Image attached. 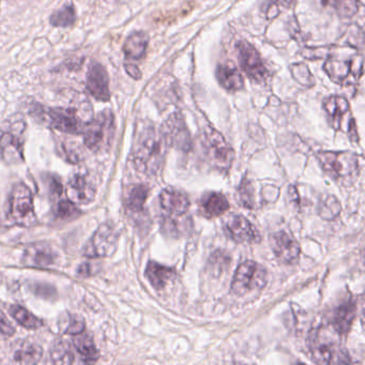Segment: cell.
I'll return each mask as SVG.
<instances>
[{"label":"cell","mask_w":365,"mask_h":365,"mask_svg":"<svg viewBox=\"0 0 365 365\" xmlns=\"http://www.w3.org/2000/svg\"><path fill=\"white\" fill-rule=\"evenodd\" d=\"M166 145L168 144L162 132L156 131L154 125L144 128L136 140L132 154L136 168L145 174H156L162 166Z\"/></svg>","instance_id":"1"},{"label":"cell","mask_w":365,"mask_h":365,"mask_svg":"<svg viewBox=\"0 0 365 365\" xmlns=\"http://www.w3.org/2000/svg\"><path fill=\"white\" fill-rule=\"evenodd\" d=\"M30 114L43 121L45 125L63 133H84L86 125L89 121L84 120L75 109H63V107H44L36 104L32 106Z\"/></svg>","instance_id":"2"},{"label":"cell","mask_w":365,"mask_h":365,"mask_svg":"<svg viewBox=\"0 0 365 365\" xmlns=\"http://www.w3.org/2000/svg\"><path fill=\"white\" fill-rule=\"evenodd\" d=\"M323 170L342 185H349L360 173L358 156L347 151H321L318 156Z\"/></svg>","instance_id":"3"},{"label":"cell","mask_w":365,"mask_h":365,"mask_svg":"<svg viewBox=\"0 0 365 365\" xmlns=\"http://www.w3.org/2000/svg\"><path fill=\"white\" fill-rule=\"evenodd\" d=\"M8 218L16 225L30 228L36 225L37 216L35 211L34 196L27 185L18 183L13 187L8 199Z\"/></svg>","instance_id":"4"},{"label":"cell","mask_w":365,"mask_h":365,"mask_svg":"<svg viewBox=\"0 0 365 365\" xmlns=\"http://www.w3.org/2000/svg\"><path fill=\"white\" fill-rule=\"evenodd\" d=\"M333 330V329H332ZM339 335L335 331H328L325 328L314 330L310 336V349L313 359L317 363L349 362V356L344 352L340 342L335 339Z\"/></svg>","instance_id":"5"},{"label":"cell","mask_w":365,"mask_h":365,"mask_svg":"<svg viewBox=\"0 0 365 365\" xmlns=\"http://www.w3.org/2000/svg\"><path fill=\"white\" fill-rule=\"evenodd\" d=\"M84 143L92 151L107 149L111 145L115 134V118L111 111H101L90 120L84 130Z\"/></svg>","instance_id":"6"},{"label":"cell","mask_w":365,"mask_h":365,"mask_svg":"<svg viewBox=\"0 0 365 365\" xmlns=\"http://www.w3.org/2000/svg\"><path fill=\"white\" fill-rule=\"evenodd\" d=\"M267 283V271L255 261H245L239 266L233 278L232 290L238 296L263 290Z\"/></svg>","instance_id":"7"},{"label":"cell","mask_w":365,"mask_h":365,"mask_svg":"<svg viewBox=\"0 0 365 365\" xmlns=\"http://www.w3.org/2000/svg\"><path fill=\"white\" fill-rule=\"evenodd\" d=\"M323 70L330 80L342 86L354 85L363 74L362 56H354L349 59L331 57L326 61Z\"/></svg>","instance_id":"8"},{"label":"cell","mask_w":365,"mask_h":365,"mask_svg":"<svg viewBox=\"0 0 365 365\" xmlns=\"http://www.w3.org/2000/svg\"><path fill=\"white\" fill-rule=\"evenodd\" d=\"M204 147L211 166L218 171H228L234 162V150L226 143L222 134L214 129L206 130Z\"/></svg>","instance_id":"9"},{"label":"cell","mask_w":365,"mask_h":365,"mask_svg":"<svg viewBox=\"0 0 365 365\" xmlns=\"http://www.w3.org/2000/svg\"><path fill=\"white\" fill-rule=\"evenodd\" d=\"M118 245V233L111 224H102L86 243L82 254L88 259H101L114 254Z\"/></svg>","instance_id":"10"},{"label":"cell","mask_w":365,"mask_h":365,"mask_svg":"<svg viewBox=\"0 0 365 365\" xmlns=\"http://www.w3.org/2000/svg\"><path fill=\"white\" fill-rule=\"evenodd\" d=\"M323 109L327 111L332 127L336 130L349 134L352 140L358 142V132L356 130L354 118L350 114V106L344 97L333 96L323 102Z\"/></svg>","instance_id":"11"},{"label":"cell","mask_w":365,"mask_h":365,"mask_svg":"<svg viewBox=\"0 0 365 365\" xmlns=\"http://www.w3.org/2000/svg\"><path fill=\"white\" fill-rule=\"evenodd\" d=\"M236 49L239 63L247 78L255 82H263L267 70L256 49L247 41H240L237 43Z\"/></svg>","instance_id":"12"},{"label":"cell","mask_w":365,"mask_h":365,"mask_svg":"<svg viewBox=\"0 0 365 365\" xmlns=\"http://www.w3.org/2000/svg\"><path fill=\"white\" fill-rule=\"evenodd\" d=\"M167 144L174 145L178 149L187 151L191 148V136L180 114H173L165 121L162 129Z\"/></svg>","instance_id":"13"},{"label":"cell","mask_w":365,"mask_h":365,"mask_svg":"<svg viewBox=\"0 0 365 365\" xmlns=\"http://www.w3.org/2000/svg\"><path fill=\"white\" fill-rule=\"evenodd\" d=\"M271 249L280 263L294 265L300 257V245L290 234L278 232L271 237Z\"/></svg>","instance_id":"14"},{"label":"cell","mask_w":365,"mask_h":365,"mask_svg":"<svg viewBox=\"0 0 365 365\" xmlns=\"http://www.w3.org/2000/svg\"><path fill=\"white\" fill-rule=\"evenodd\" d=\"M96 185L87 175L74 174L68 182V196L74 204L86 205L92 203L96 197Z\"/></svg>","instance_id":"15"},{"label":"cell","mask_w":365,"mask_h":365,"mask_svg":"<svg viewBox=\"0 0 365 365\" xmlns=\"http://www.w3.org/2000/svg\"><path fill=\"white\" fill-rule=\"evenodd\" d=\"M228 236L239 243H254L259 241V234L255 226L240 214H233L225 223Z\"/></svg>","instance_id":"16"},{"label":"cell","mask_w":365,"mask_h":365,"mask_svg":"<svg viewBox=\"0 0 365 365\" xmlns=\"http://www.w3.org/2000/svg\"><path fill=\"white\" fill-rule=\"evenodd\" d=\"M86 86L88 92L97 101L107 102L111 99L109 74L106 69L100 63H94L88 70Z\"/></svg>","instance_id":"17"},{"label":"cell","mask_w":365,"mask_h":365,"mask_svg":"<svg viewBox=\"0 0 365 365\" xmlns=\"http://www.w3.org/2000/svg\"><path fill=\"white\" fill-rule=\"evenodd\" d=\"M24 128L5 132L0 137V152L8 164H18L24 160V143L20 138Z\"/></svg>","instance_id":"18"},{"label":"cell","mask_w":365,"mask_h":365,"mask_svg":"<svg viewBox=\"0 0 365 365\" xmlns=\"http://www.w3.org/2000/svg\"><path fill=\"white\" fill-rule=\"evenodd\" d=\"M161 208L173 218H181L190 208L187 196L174 189H165L160 195Z\"/></svg>","instance_id":"19"},{"label":"cell","mask_w":365,"mask_h":365,"mask_svg":"<svg viewBox=\"0 0 365 365\" xmlns=\"http://www.w3.org/2000/svg\"><path fill=\"white\" fill-rule=\"evenodd\" d=\"M216 78L220 85L228 92H239L245 87V80L236 66L232 63L220 65L216 70Z\"/></svg>","instance_id":"20"},{"label":"cell","mask_w":365,"mask_h":365,"mask_svg":"<svg viewBox=\"0 0 365 365\" xmlns=\"http://www.w3.org/2000/svg\"><path fill=\"white\" fill-rule=\"evenodd\" d=\"M354 317H356V304L347 301L334 311L331 318V328L340 336L344 335L349 331Z\"/></svg>","instance_id":"21"},{"label":"cell","mask_w":365,"mask_h":365,"mask_svg":"<svg viewBox=\"0 0 365 365\" xmlns=\"http://www.w3.org/2000/svg\"><path fill=\"white\" fill-rule=\"evenodd\" d=\"M145 274L150 284L156 290H163L176 278V272L173 268L160 265L156 261H150L148 264Z\"/></svg>","instance_id":"22"},{"label":"cell","mask_w":365,"mask_h":365,"mask_svg":"<svg viewBox=\"0 0 365 365\" xmlns=\"http://www.w3.org/2000/svg\"><path fill=\"white\" fill-rule=\"evenodd\" d=\"M149 38L143 32H135L130 35L123 44V53L129 61H140L147 51Z\"/></svg>","instance_id":"23"},{"label":"cell","mask_w":365,"mask_h":365,"mask_svg":"<svg viewBox=\"0 0 365 365\" xmlns=\"http://www.w3.org/2000/svg\"><path fill=\"white\" fill-rule=\"evenodd\" d=\"M56 261V254L49 247L36 245L25 251L23 261L25 265L32 267H49Z\"/></svg>","instance_id":"24"},{"label":"cell","mask_w":365,"mask_h":365,"mask_svg":"<svg viewBox=\"0 0 365 365\" xmlns=\"http://www.w3.org/2000/svg\"><path fill=\"white\" fill-rule=\"evenodd\" d=\"M201 208L206 218H214L225 214L230 209V204L223 194L210 193L202 199Z\"/></svg>","instance_id":"25"},{"label":"cell","mask_w":365,"mask_h":365,"mask_svg":"<svg viewBox=\"0 0 365 365\" xmlns=\"http://www.w3.org/2000/svg\"><path fill=\"white\" fill-rule=\"evenodd\" d=\"M74 336L75 338L73 340V346L78 356L82 359V362H96L99 359V352L92 336L84 334V332Z\"/></svg>","instance_id":"26"},{"label":"cell","mask_w":365,"mask_h":365,"mask_svg":"<svg viewBox=\"0 0 365 365\" xmlns=\"http://www.w3.org/2000/svg\"><path fill=\"white\" fill-rule=\"evenodd\" d=\"M321 6L331 8L340 18H350L358 12L359 0H318Z\"/></svg>","instance_id":"27"},{"label":"cell","mask_w":365,"mask_h":365,"mask_svg":"<svg viewBox=\"0 0 365 365\" xmlns=\"http://www.w3.org/2000/svg\"><path fill=\"white\" fill-rule=\"evenodd\" d=\"M10 315L13 317L16 323H20L26 329L36 330L42 327L43 321L35 316L30 311L20 305L14 304L9 309Z\"/></svg>","instance_id":"28"},{"label":"cell","mask_w":365,"mask_h":365,"mask_svg":"<svg viewBox=\"0 0 365 365\" xmlns=\"http://www.w3.org/2000/svg\"><path fill=\"white\" fill-rule=\"evenodd\" d=\"M148 194H149V189L146 185H135L130 191L129 196H128V208L132 212H135V214L143 212L146 201H147Z\"/></svg>","instance_id":"29"},{"label":"cell","mask_w":365,"mask_h":365,"mask_svg":"<svg viewBox=\"0 0 365 365\" xmlns=\"http://www.w3.org/2000/svg\"><path fill=\"white\" fill-rule=\"evenodd\" d=\"M42 358V349L36 344H25L14 354V360L20 364H36Z\"/></svg>","instance_id":"30"},{"label":"cell","mask_w":365,"mask_h":365,"mask_svg":"<svg viewBox=\"0 0 365 365\" xmlns=\"http://www.w3.org/2000/svg\"><path fill=\"white\" fill-rule=\"evenodd\" d=\"M75 22L76 12L74 8L70 5L65 6L61 9L54 12L49 18L51 26L63 27V28L73 26Z\"/></svg>","instance_id":"31"},{"label":"cell","mask_w":365,"mask_h":365,"mask_svg":"<svg viewBox=\"0 0 365 365\" xmlns=\"http://www.w3.org/2000/svg\"><path fill=\"white\" fill-rule=\"evenodd\" d=\"M61 329L65 333L70 334V335H78V334L82 333L85 330V323L82 317L75 314H67L63 319H61Z\"/></svg>","instance_id":"32"},{"label":"cell","mask_w":365,"mask_h":365,"mask_svg":"<svg viewBox=\"0 0 365 365\" xmlns=\"http://www.w3.org/2000/svg\"><path fill=\"white\" fill-rule=\"evenodd\" d=\"M51 361L55 364H72L74 363V354L70 346L61 342L51 349Z\"/></svg>","instance_id":"33"},{"label":"cell","mask_w":365,"mask_h":365,"mask_svg":"<svg viewBox=\"0 0 365 365\" xmlns=\"http://www.w3.org/2000/svg\"><path fill=\"white\" fill-rule=\"evenodd\" d=\"M290 72H292L295 80H296L300 85L309 88L315 85L314 78H313L310 70H309V68H307V66H305L304 63H295V65L290 67Z\"/></svg>","instance_id":"34"},{"label":"cell","mask_w":365,"mask_h":365,"mask_svg":"<svg viewBox=\"0 0 365 365\" xmlns=\"http://www.w3.org/2000/svg\"><path fill=\"white\" fill-rule=\"evenodd\" d=\"M55 216L61 220H74L80 216V210L73 202L61 201L56 206Z\"/></svg>","instance_id":"35"},{"label":"cell","mask_w":365,"mask_h":365,"mask_svg":"<svg viewBox=\"0 0 365 365\" xmlns=\"http://www.w3.org/2000/svg\"><path fill=\"white\" fill-rule=\"evenodd\" d=\"M239 201L240 204L247 208H253L254 206V194L252 189L251 183L245 179L239 187Z\"/></svg>","instance_id":"36"},{"label":"cell","mask_w":365,"mask_h":365,"mask_svg":"<svg viewBox=\"0 0 365 365\" xmlns=\"http://www.w3.org/2000/svg\"><path fill=\"white\" fill-rule=\"evenodd\" d=\"M295 3H296V0H270L267 11H266L268 20L276 18L280 14V8L292 7Z\"/></svg>","instance_id":"37"},{"label":"cell","mask_w":365,"mask_h":365,"mask_svg":"<svg viewBox=\"0 0 365 365\" xmlns=\"http://www.w3.org/2000/svg\"><path fill=\"white\" fill-rule=\"evenodd\" d=\"M16 333V328L10 323L8 317L0 311V335L12 336Z\"/></svg>","instance_id":"38"},{"label":"cell","mask_w":365,"mask_h":365,"mask_svg":"<svg viewBox=\"0 0 365 365\" xmlns=\"http://www.w3.org/2000/svg\"><path fill=\"white\" fill-rule=\"evenodd\" d=\"M47 187H49V193L51 195L58 197L63 194V185H61L59 179L56 176H49L47 180Z\"/></svg>","instance_id":"39"},{"label":"cell","mask_w":365,"mask_h":365,"mask_svg":"<svg viewBox=\"0 0 365 365\" xmlns=\"http://www.w3.org/2000/svg\"><path fill=\"white\" fill-rule=\"evenodd\" d=\"M92 273H94V267L89 263L82 264L78 269V274L80 276H90Z\"/></svg>","instance_id":"40"},{"label":"cell","mask_w":365,"mask_h":365,"mask_svg":"<svg viewBox=\"0 0 365 365\" xmlns=\"http://www.w3.org/2000/svg\"><path fill=\"white\" fill-rule=\"evenodd\" d=\"M125 71L129 74L131 78H133L134 80H140L142 78V72L140 71L137 67L135 65H131V63H128V65L125 66Z\"/></svg>","instance_id":"41"}]
</instances>
